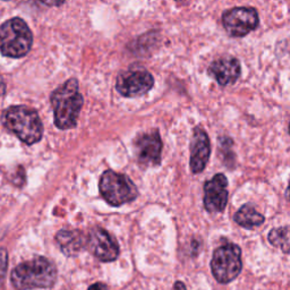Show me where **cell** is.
<instances>
[{"instance_id":"obj_1","label":"cell","mask_w":290,"mask_h":290,"mask_svg":"<svg viewBox=\"0 0 290 290\" xmlns=\"http://www.w3.org/2000/svg\"><path fill=\"white\" fill-rule=\"evenodd\" d=\"M50 101L54 108L56 126L59 129L74 128L83 107V95L79 92L77 79H68L56 88Z\"/></svg>"},{"instance_id":"obj_2","label":"cell","mask_w":290,"mask_h":290,"mask_svg":"<svg viewBox=\"0 0 290 290\" xmlns=\"http://www.w3.org/2000/svg\"><path fill=\"white\" fill-rule=\"evenodd\" d=\"M57 281V268L45 257H35L18 264L12 272V283L16 290L50 288Z\"/></svg>"},{"instance_id":"obj_3","label":"cell","mask_w":290,"mask_h":290,"mask_svg":"<svg viewBox=\"0 0 290 290\" xmlns=\"http://www.w3.org/2000/svg\"><path fill=\"white\" fill-rule=\"evenodd\" d=\"M5 127L26 144L37 143L43 135V126L37 112L25 106L8 108L3 115Z\"/></svg>"},{"instance_id":"obj_4","label":"cell","mask_w":290,"mask_h":290,"mask_svg":"<svg viewBox=\"0 0 290 290\" xmlns=\"http://www.w3.org/2000/svg\"><path fill=\"white\" fill-rule=\"evenodd\" d=\"M32 43L33 35L22 18H12L0 25V51L6 57H24L31 50Z\"/></svg>"},{"instance_id":"obj_5","label":"cell","mask_w":290,"mask_h":290,"mask_svg":"<svg viewBox=\"0 0 290 290\" xmlns=\"http://www.w3.org/2000/svg\"><path fill=\"white\" fill-rule=\"evenodd\" d=\"M99 189L102 198L112 207H120L125 203L133 202L138 196L137 187L132 179L114 170H106L102 174Z\"/></svg>"},{"instance_id":"obj_6","label":"cell","mask_w":290,"mask_h":290,"mask_svg":"<svg viewBox=\"0 0 290 290\" xmlns=\"http://www.w3.org/2000/svg\"><path fill=\"white\" fill-rule=\"evenodd\" d=\"M243 269L241 251L236 244H224L214 251L211 261L213 277L220 283H229L239 275Z\"/></svg>"},{"instance_id":"obj_7","label":"cell","mask_w":290,"mask_h":290,"mask_svg":"<svg viewBox=\"0 0 290 290\" xmlns=\"http://www.w3.org/2000/svg\"><path fill=\"white\" fill-rule=\"evenodd\" d=\"M260 18L255 8L237 7L222 15V24L227 33L233 37H243L259 26Z\"/></svg>"},{"instance_id":"obj_8","label":"cell","mask_w":290,"mask_h":290,"mask_svg":"<svg viewBox=\"0 0 290 290\" xmlns=\"http://www.w3.org/2000/svg\"><path fill=\"white\" fill-rule=\"evenodd\" d=\"M154 85V78L144 69H132L120 73L117 77L116 88L126 98H136L148 93Z\"/></svg>"},{"instance_id":"obj_9","label":"cell","mask_w":290,"mask_h":290,"mask_svg":"<svg viewBox=\"0 0 290 290\" xmlns=\"http://www.w3.org/2000/svg\"><path fill=\"white\" fill-rule=\"evenodd\" d=\"M86 247L101 262H112L119 256V245L104 228L95 227L86 237Z\"/></svg>"},{"instance_id":"obj_10","label":"cell","mask_w":290,"mask_h":290,"mask_svg":"<svg viewBox=\"0 0 290 290\" xmlns=\"http://www.w3.org/2000/svg\"><path fill=\"white\" fill-rule=\"evenodd\" d=\"M137 161L143 167H154L161 163L162 141L158 130L139 135L135 139Z\"/></svg>"},{"instance_id":"obj_11","label":"cell","mask_w":290,"mask_h":290,"mask_svg":"<svg viewBox=\"0 0 290 290\" xmlns=\"http://www.w3.org/2000/svg\"><path fill=\"white\" fill-rule=\"evenodd\" d=\"M228 203V179L219 174L204 185V207L208 212H222Z\"/></svg>"},{"instance_id":"obj_12","label":"cell","mask_w":290,"mask_h":290,"mask_svg":"<svg viewBox=\"0 0 290 290\" xmlns=\"http://www.w3.org/2000/svg\"><path fill=\"white\" fill-rule=\"evenodd\" d=\"M210 153H211V145L208 134L198 126L194 128L190 141L189 167L193 174H200L205 169L210 159Z\"/></svg>"},{"instance_id":"obj_13","label":"cell","mask_w":290,"mask_h":290,"mask_svg":"<svg viewBox=\"0 0 290 290\" xmlns=\"http://www.w3.org/2000/svg\"><path fill=\"white\" fill-rule=\"evenodd\" d=\"M208 72L210 76L216 79L220 85H230L240 76V63L233 57H222L214 60Z\"/></svg>"},{"instance_id":"obj_14","label":"cell","mask_w":290,"mask_h":290,"mask_svg":"<svg viewBox=\"0 0 290 290\" xmlns=\"http://www.w3.org/2000/svg\"><path fill=\"white\" fill-rule=\"evenodd\" d=\"M56 241L66 256H76L86 247V237L79 230H60L56 235Z\"/></svg>"},{"instance_id":"obj_15","label":"cell","mask_w":290,"mask_h":290,"mask_svg":"<svg viewBox=\"0 0 290 290\" xmlns=\"http://www.w3.org/2000/svg\"><path fill=\"white\" fill-rule=\"evenodd\" d=\"M233 219H235V221L239 224V226L246 229H253L254 227H259L265 221L263 214L257 212L253 205L251 204L243 205L236 212Z\"/></svg>"},{"instance_id":"obj_16","label":"cell","mask_w":290,"mask_h":290,"mask_svg":"<svg viewBox=\"0 0 290 290\" xmlns=\"http://www.w3.org/2000/svg\"><path fill=\"white\" fill-rule=\"evenodd\" d=\"M269 241L274 247L281 249L284 253H289V228L281 227L272 229L269 233Z\"/></svg>"},{"instance_id":"obj_17","label":"cell","mask_w":290,"mask_h":290,"mask_svg":"<svg viewBox=\"0 0 290 290\" xmlns=\"http://www.w3.org/2000/svg\"><path fill=\"white\" fill-rule=\"evenodd\" d=\"M7 268V252L0 250V283L3 282V279L6 273Z\"/></svg>"},{"instance_id":"obj_18","label":"cell","mask_w":290,"mask_h":290,"mask_svg":"<svg viewBox=\"0 0 290 290\" xmlns=\"http://www.w3.org/2000/svg\"><path fill=\"white\" fill-rule=\"evenodd\" d=\"M87 290H109V289L104 282H95L91 284Z\"/></svg>"},{"instance_id":"obj_19","label":"cell","mask_w":290,"mask_h":290,"mask_svg":"<svg viewBox=\"0 0 290 290\" xmlns=\"http://www.w3.org/2000/svg\"><path fill=\"white\" fill-rule=\"evenodd\" d=\"M172 290H187V289H186V287H185L184 282H181V281H177V282L175 283L174 288H172Z\"/></svg>"},{"instance_id":"obj_20","label":"cell","mask_w":290,"mask_h":290,"mask_svg":"<svg viewBox=\"0 0 290 290\" xmlns=\"http://www.w3.org/2000/svg\"><path fill=\"white\" fill-rule=\"evenodd\" d=\"M4 92H5V84H4V81L2 79V77H0V96L4 94Z\"/></svg>"}]
</instances>
